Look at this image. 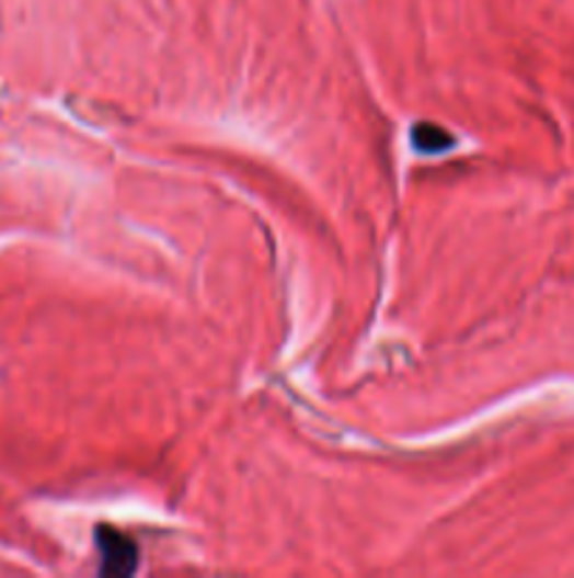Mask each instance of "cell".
I'll list each match as a JSON object with an SVG mask.
<instances>
[{
  "instance_id": "6da1fadb",
  "label": "cell",
  "mask_w": 574,
  "mask_h": 578,
  "mask_svg": "<svg viewBox=\"0 0 574 578\" xmlns=\"http://www.w3.org/2000/svg\"><path fill=\"white\" fill-rule=\"evenodd\" d=\"M96 545H99V556H102V573H111V576H127V573L136 570L138 553L133 540L122 536V533L113 531V528H99Z\"/></svg>"
},
{
  "instance_id": "7a4b0ae2",
  "label": "cell",
  "mask_w": 574,
  "mask_h": 578,
  "mask_svg": "<svg viewBox=\"0 0 574 578\" xmlns=\"http://www.w3.org/2000/svg\"><path fill=\"white\" fill-rule=\"evenodd\" d=\"M412 141L420 152H443L445 147L454 145V138L437 125H417L412 133Z\"/></svg>"
}]
</instances>
